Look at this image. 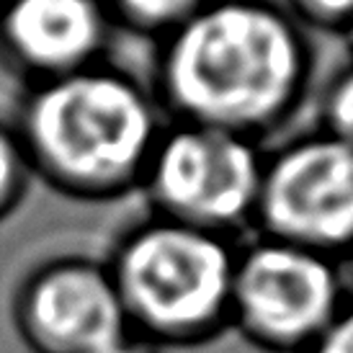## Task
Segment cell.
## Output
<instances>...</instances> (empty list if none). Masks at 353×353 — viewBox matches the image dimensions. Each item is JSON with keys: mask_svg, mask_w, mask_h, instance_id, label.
Returning a JSON list of instances; mask_svg holds the SVG:
<instances>
[{"mask_svg": "<svg viewBox=\"0 0 353 353\" xmlns=\"http://www.w3.org/2000/svg\"><path fill=\"white\" fill-rule=\"evenodd\" d=\"M286 8L304 29L341 31L345 37L353 29V0H289Z\"/></svg>", "mask_w": 353, "mask_h": 353, "instance_id": "cell-12", "label": "cell"}, {"mask_svg": "<svg viewBox=\"0 0 353 353\" xmlns=\"http://www.w3.org/2000/svg\"><path fill=\"white\" fill-rule=\"evenodd\" d=\"M307 29L276 0H209L157 41L155 93L170 121L261 139L302 106Z\"/></svg>", "mask_w": 353, "mask_h": 353, "instance_id": "cell-1", "label": "cell"}, {"mask_svg": "<svg viewBox=\"0 0 353 353\" xmlns=\"http://www.w3.org/2000/svg\"><path fill=\"white\" fill-rule=\"evenodd\" d=\"M265 152L258 139L188 121H168L142 191L152 214L235 240L255 225Z\"/></svg>", "mask_w": 353, "mask_h": 353, "instance_id": "cell-4", "label": "cell"}, {"mask_svg": "<svg viewBox=\"0 0 353 353\" xmlns=\"http://www.w3.org/2000/svg\"><path fill=\"white\" fill-rule=\"evenodd\" d=\"M348 39H351V47H353V29H351V34H348Z\"/></svg>", "mask_w": 353, "mask_h": 353, "instance_id": "cell-16", "label": "cell"}, {"mask_svg": "<svg viewBox=\"0 0 353 353\" xmlns=\"http://www.w3.org/2000/svg\"><path fill=\"white\" fill-rule=\"evenodd\" d=\"M253 227L343 263L353 253L351 145L317 129L265 152Z\"/></svg>", "mask_w": 353, "mask_h": 353, "instance_id": "cell-6", "label": "cell"}, {"mask_svg": "<svg viewBox=\"0 0 353 353\" xmlns=\"http://www.w3.org/2000/svg\"><path fill=\"white\" fill-rule=\"evenodd\" d=\"M31 178L34 173L19 139V132L13 124L0 121V222L19 209L29 191Z\"/></svg>", "mask_w": 353, "mask_h": 353, "instance_id": "cell-10", "label": "cell"}, {"mask_svg": "<svg viewBox=\"0 0 353 353\" xmlns=\"http://www.w3.org/2000/svg\"><path fill=\"white\" fill-rule=\"evenodd\" d=\"M343 268H345V279H348V281L353 284V253L343 261Z\"/></svg>", "mask_w": 353, "mask_h": 353, "instance_id": "cell-15", "label": "cell"}, {"mask_svg": "<svg viewBox=\"0 0 353 353\" xmlns=\"http://www.w3.org/2000/svg\"><path fill=\"white\" fill-rule=\"evenodd\" d=\"M117 26L163 39L183 21H188L196 10H201L209 0H103Z\"/></svg>", "mask_w": 353, "mask_h": 353, "instance_id": "cell-9", "label": "cell"}, {"mask_svg": "<svg viewBox=\"0 0 353 353\" xmlns=\"http://www.w3.org/2000/svg\"><path fill=\"white\" fill-rule=\"evenodd\" d=\"M307 353H353V294Z\"/></svg>", "mask_w": 353, "mask_h": 353, "instance_id": "cell-13", "label": "cell"}, {"mask_svg": "<svg viewBox=\"0 0 353 353\" xmlns=\"http://www.w3.org/2000/svg\"><path fill=\"white\" fill-rule=\"evenodd\" d=\"M320 132L353 148V62L338 70L320 99Z\"/></svg>", "mask_w": 353, "mask_h": 353, "instance_id": "cell-11", "label": "cell"}, {"mask_svg": "<svg viewBox=\"0 0 353 353\" xmlns=\"http://www.w3.org/2000/svg\"><path fill=\"white\" fill-rule=\"evenodd\" d=\"M13 325L31 353H101L132 333L108 263L83 255L37 265L16 289Z\"/></svg>", "mask_w": 353, "mask_h": 353, "instance_id": "cell-7", "label": "cell"}, {"mask_svg": "<svg viewBox=\"0 0 353 353\" xmlns=\"http://www.w3.org/2000/svg\"><path fill=\"white\" fill-rule=\"evenodd\" d=\"M6 3H8V0H0V8H3V6H6Z\"/></svg>", "mask_w": 353, "mask_h": 353, "instance_id": "cell-17", "label": "cell"}, {"mask_svg": "<svg viewBox=\"0 0 353 353\" xmlns=\"http://www.w3.org/2000/svg\"><path fill=\"white\" fill-rule=\"evenodd\" d=\"M101 353H165V348H160V345H155L152 341H148V338H142L137 333H129L114 345L103 348Z\"/></svg>", "mask_w": 353, "mask_h": 353, "instance_id": "cell-14", "label": "cell"}, {"mask_svg": "<svg viewBox=\"0 0 353 353\" xmlns=\"http://www.w3.org/2000/svg\"><path fill=\"white\" fill-rule=\"evenodd\" d=\"M237 248L232 237L157 214L129 227L106 261L129 330L165 351L230 330Z\"/></svg>", "mask_w": 353, "mask_h": 353, "instance_id": "cell-3", "label": "cell"}, {"mask_svg": "<svg viewBox=\"0 0 353 353\" xmlns=\"http://www.w3.org/2000/svg\"><path fill=\"white\" fill-rule=\"evenodd\" d=\"M338 258L258 235L237 248L230 330L261 353H307L348 299Z\"/></svg>", "mask_w": 353, "mask_h": 353, "instance_id": "cell-5", "label": "cell"}, {"mask_svg": "<svg viewBox=\"0 0 353 353\" xmlns=\"http://www.w3.org/2000/svg\"><path fill=\"white\" fill-rule=\"evenodd\" d=\"M165 124L152 88L103 62L29 85L13 121L31 173L83 201L142 186Z\"/></svg>", "mask_w": 353, "mask_h": 353, "instance_id": "cell-2", "label": "cell"}, {"mask_svg": "<svg viewBox=\"0 0 353 353\" xmlns=\"http://www.w3.org/2000/svg\"><path fill=\"white\" fill-rule=\"evenodd\" d=\"M114 19L103 0H8L0 8V54L29 85L101 65Z\"/></svg>", "mask_w": 353, "mask_h": 353, "instance_id": "cell-8", "label": "cell"}]
</instances>
